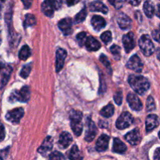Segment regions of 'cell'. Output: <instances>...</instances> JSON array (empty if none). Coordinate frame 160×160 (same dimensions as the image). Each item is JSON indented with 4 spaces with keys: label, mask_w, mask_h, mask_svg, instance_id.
Segmentation results:
<instances>
[{
    "label": "cell",
    "mask_w": 160,
    "mask_h": 160,
    "mask_svg": "<svg viewBox=\"0 0 160 160\" xmlns=\"http://www.w3.org/2000/svg\"><path fill=\"white\" fill-rule=\"evenodd\" d=\"M128 82L132 88L133 90L138 95H144L150 88V83L145 77L137 76V75H130Z\"/></svg>",
    "instance_id": "6da1fadb"
},
{
    "label": "cell",
    "mask_w": 160,
    "mask_h": 160,
    "mask_svg": "<svg viewBox=\"0 0 160 160\" xmlns=\"http://www.w3.org/2000/svg\"><path fill=\"white\" fill-rule=\"evenodd\" d=\"M82 112L78 110L73 109L70 113V125L73 130V133L76 136H80L83 131V124H82Z\"/></svg>",
    "instance_id": "7a4b0ae2"
},
{
    "label": "cell",
    "mask_w": 160,
    "mask_h": 160,
    "mask_svg": "<svg viewBox=\"0 0 160 160\" xmlns=\"http://www.w3.org/2000/svg\"><path fill=\"white\" fill-rule=\"evenodd\" d=\"M9 102H27L30 99V88L28 86H24L20 90H14L9 96Z\"/></svg>",
    "instance_id": "3957f363"
},
{
    "label": "cell",
    "mask_w": 160,
    "mask_h": 160,
    "mask_svg": "<svg viewBox=\"0 0 160 160\" xmlns=\"http://www.w3.org/2000/svg\"><path fill=\"white\" fill-rule=\"evenodd\" d=\"M138 44L140 48L142 49V52L145 56H149L154 52V44L152 43L151 38H150L148 34L142 35L141 38L139 39Z\"/></svg>",
    "instance_id": "277c9868"
},
{
    "label": "cell",
    "mask_w": 160,
    "mask_h": 160,
    "mask_svg": "<svg viewBox=\"0 0 160 160\" xmlns=\"http://www.w3.org/2000/svg\"><path fill=\"white\" fill-rule=\"evenodd\" d=\"M61 5L60 1H45L42 4V10L45 16L52 17L55 9H59Z\"/></svg>",
    "instance_id": "5b68a950"
},
{
    "label": "cell",
    "mask_w": 160,
    "mask_h": 160,
    "mask_svg": "<svg viewBox=\"0 0 160 160\" xmlns=\"http://www.w3.org/2000/svg\"><path fill=\"white\" fill-rule=\"evenodd\" d=\"M134 123V118L133 116L128 112H124L119 117L116 126L118 129L123 130L129 128L132 123Z\"/></svg>",
    "instance_id": "8992f818"
},
{
    "label": "cell",
    "mask_w": 160,
    "mask_h": 160,
    "mask_svg": "<svg viewBox=\"0 0 160 160\" xmlns=\"http://www.w3.org/2000/svg\"><path fill=\"white\" fill-rule=\"evenodd\" d=\"M86 133H85V137L84 139L85 141H87L88 142H91L95 139V138L96 137L97 134V128L96 125L95 124L93 121L91 120L90 118L87 119V121H86Z\"/></svg>",
    "instance_id": "52a82bcc"
},
{
    "label": "cell",
    "mask_w": 160,
    "mask_h": 160,
    "mask_svg": "<svg viewBox=\"0 0 160 160\" xmlns=\"http://www.w3.org/2000/svg\"><path fill=\"white\" fill-rule=\"evenodd\" d=\"M24 111H23V108H17V109H13L12 110L9 111L6 113V118L8 121L11 122L12 123L17 124L19 123L20 119L23 117V114H24Z\"/></svg>",
    "instance_id": "ba28073f"
},
{
    "label": "cell",
    "mask_w": 160,
    "mask_h": 160,
    "mask_svg": "<svg viewBox=\"0 0 160 160\" xmlns=\"http://www.w3.org/2000/svg\"><path fill=\"white\" fill-rule=\"evenodd\" d=\"M127 67L137 73H141L143 68V63L138 55H134L131 57L127 63Z\"/></svg>",
    "instance_id": "9c48e42d"
},
{
    "label": "cell",
    "mask_w": 160,
    "mask_h": 160,
    "mask_svg": "<svg viewBox=\"0 0 160 160\" xmlns=\"http://www.w3.org/2000/svg\"><path fill=\"white\" fill-rule=\"evenodd\" d=\"M127 100L129 104L130 107L134 111H140L142 109V102H141L140 98L134 93H129L127 97Z\"/></svg>",
    "instance_id": "30bf717a"
},
{
    "label": "cell",
    "mask_w": 160,
    "mask_h": 160,
    "mask_svg": "<svg viewBox=\"0 0 160 160\" xmlns=\"http://www.w3.org/2000/svg\"><path fill=\"white\" fill-rule=\"evenodd\" d=\"M123 43L126 52H130L135 47V40L133 32H129L123 36Z\"/></svg>",
    "instance_id": "8fae6325"
},
{
    "label": "cell",
    "mask_w": 160,
    "mask_h": 160,
    "mask_svg": "<svg viewBox=\"0 0 160 160\" xmlns=\"http://www.w3.org/2000/svg\"><path fill=\"white\" fill-rule=\"evenodd\" d=\"M53 146V140L52 138V137L48 136L45 138V140L42 142V145L38 148V153H40L41 155H42L43 156H48V153L51 152V150L52 149Z\"/></svg>",
    "instance_id": "7c38bea8"
},
{
    "label": "cell",
    "mask_w": 160,
    "mask_h": 160,
    "mask_svg": "<svg viewBox=\"0 0 160 160\" xmlns=\"http://www.w3.org/2000/svg\"><path fill=\"white\" fill-rule=\"evenodd\" d=\"M124 138L131 145H137L142 141V136H141L140 132H139V130L136 128V129L131 131V132L128 133L124 136Z\"/></svg>",
    "instance_id": "4fadbf2b"
},
{
    "label": "cell",
    "mask_w": 160,
    "mask_h": 160,
    "mask_svg": "<svg viewBox=\"0 0 160 160\" xmlns=\"http://www.w3.org/2000/svg\"><path fill=\"white\" fill-rule=\"evenodd\" d=\"M56 72H59L62 69L64 61L67 58V52L63 48H58L56 54Z\"/></svg>",
    "instance_id": "5bb4252c"
},
{
    "label": "cell",
    "mask_w": 160,
    "mask_h": 160,
    "mask_svg": "<svg viewBox=\"0 0 160 160\" xmlns=\"http://www.w3.org/2000/svg\"><path fill=\"white\" fill-rule=\"evenodd\" d=\"M117 23L122 30H128L131 28L132 20L127 14L120 12L117 17Z\"/></svg>",
    "instance_id": "9a60e30c"
},
{
    "label": "cell",
    "mask_w": 160,
    "mask_h": 160,
    "mask_svg": "<svg viewBox=\"0 0 160 160\" xmlns=\"http://www.w3.org/2000/svg\"><path fill=\"white\" fill-rule=\"evenodd\" d=\"M58 27L62 31L64 35H70L73 32L72 20L70 18H64L59 22Z\"/></svg>",
    "instance_id": "2e32d148"
},
{
    "label": "cell",
    "mask_w": 160,
    "mask_h": 160,
    "mask_svg": "<svg viewBox=\"0 0 160 160\" xmlns=\"http://www.w3.org/2000/svg\"><path fill=\"white\" fill-rule=\"evenodd\" d=\"M109 137L106 134H102L99 138H98V141L96 142V145H95V149L98 152H104L106 151L109 146Z\"/></svg>",
    "instance_id": "e0dca14e"
},
{
    "label": "cell",
    "mask_w": 160,
    "mask_h": 160,
    "mask_svg": "<svg viewBox=\"0 0 160 160\" xmlns=\"http://www.w3.org/2000/svg\"><path fill=\"white\" fill-rule=\"evenodd\" d=\"M145 125H146V131L147 132H151L152 130L157 128L159 126V118L155 114H150L147 117L146 121H145Z\"/></svg>",
    "instance_id": "ac0fdd59"
},
{
    "label": "cell",
    "mask_w": 160,
    "mask_h": 160,
    "mask_svg": "<svg viewBox=\"0 0 160 160\" xmlns=\"http://www.w3.org/2000/svg\"><path fill=\"white\" fill-rule=\"evenodd\" d=\"M72 142H73V138H72L71 134L68 132H62L59 136L58 144H59V146L60 147V148L65 149V148H68Z\"/></svg>",
    "instance_id": "d6986e66"
},
{
    "label": "cell",
    "mask_w": 160,
    "mask_h": 160,
    "mask_svg": "<svg viewBox=\"0 0 160 160\" xmlns=\"http://www.w3.org/2000/svg\"><path fill=\"white\" fill-rule=\"evenodd\" d=\"M92 24L94 29L98 31L106 27V21L105 20V19H103V17L98 15H95L92 18Z\"/></svg>",
    "instance_id": "ffe728a7"
},
{
    "label": "cell",
    "mask_w": 160,
    "mask_h": 160,
    "mask_svg": "<svg viewBox=\"0 0 160 160\" xmlns=\"http://www.w3.org/2000/svg\"><path fill=\"white\" fill-rule=\"evenodd\" d=\"M85 46L88 51H97L101 48V44L95 38L91 36V37L87 38V40L85 42Z\"/></svg>",
    "instance_id": "44dd1931"
},
{
    "label": "cell",
    "mask_w": 160,
    "mask_h": 160,
    "mask_svg": "<svg viewBox=\"0 0 160 160\" xmlns=\"http://www.w3.org/2000/svg\"><path fill=\"white\" fill-rule=\"evenodd\" d=\"M90 9L92 11L102 12V13L106 14L108 12V8L104 3L99 1H95L90 3Z\"/></svg>",
    "instance_id": "7402d4cb"
},
{
    "label": "cell",
    "mask_w": 160,
    "mask_h": 160,
    "mask_svg": "<svg viewBox=\"0 0 160 160\" xmlns=\"http://www.w3.org/2000/svg\"><path fill=\"white\" fill-rule=\"evenodd\" d=\"M112 150L114 152L120 153H124L127 151V146L119 138H114L113 140V146H112Z\"/></svg>",
    "instance_id": "603a6c76"
},
{
    "label": "cell",
    "mask_w": 160,
    "mask_h": 160,
    "mask_svg": "<svg viewBox=\"0 0 160 160\" xmlns=\"http://www.w3.org/2000/svg\"><path fill=\"white\" fill-rule=\"evenodd\" d=\"M69 159L70 160H83V155L77 145H73L69 153Z\"/></svg>",
    "instance_id": "cb8c5ba5"
},
{
    "label": "cell",
    "mask_w": 160,
    "mask_h": 160,
    "mask_svg": "<svg viewBox=\"0 0 160 160\" xmlns=\"http://www.w3.org/2000/svg\"><path fill=\"white\" fill-rule=\"evenodd\" d=\"M143 9H144V12H145V15L147 16L149 18H152L153 17L155 13V8L153 6V5L150 2H145L144 3V6H143Z\"/></svg>",
    "instance_id": "d4e9b609"
},
{
    "label": "cell",
    "mask_w": 160,
    "mask_h": 160,
    "mask_svg": "<svg viewBox=\"0 0 160 160\" xmlns=\"http://www.w3.org/2000/svg\"><path fill=\"white\" fill-rule=\"evenodd\" d=\"M114 113V106L112 104H108L107 106H105L101 111H100V114L102 117H106V118H109V117H112Z\"/></svg>",
    "instance_id": "484cf974"
},
{
    "label": "cell",
    "mask_w": 160,
    "mask_h": 160,
    "mask_svg": "<svg viewBox=\"0 0 160 160\" xmlns=\"http://www.w3.org/2000/svg\"><path fill=\"white\" fill-rule=\"evenodd\" d=\"M11 72H12V68L9 67H8V68L6 69V71L3 73L1 79V84H0V88H2L3 87L6 85L7 82L9 81V78H10Z\"/></svg>",
    "instance_id": "4316f807"
},
{
    "label": "cell",
    "mask_w": 160,
    "mask_h": 160,
    "mask_svg": "<svg viewBox=\"0 0 160 160\" xmlns=\"http://www.w3.org/2000/svg\"><path fill=\"white\" fill-rule=\"evenodd\" d=\"M31 56V49L28 45H23L19 52V58L21 60H26Z\"/></svg>",
    "instance_id": "83f0119b"
},
{
    "label": "cell",
    "mask_w": 160,
    "mask_h": 160,
    "mask_svg": "<svg viewBox=\"0 0 160 160\" xmlns=\"http://www.w3.org/2000/svg\"><path fill=\"white\" fill-rule=\"evenodd\" d=\"M37 23V20H36V17H34L32 14H27L25 16V20H24V27H31L34 26V24H36Z\"/></svg>",
    "instance_id": "f1b7e54d"
},
{
    "label": "cell",
    "mask_w": 160,
    "mask_h": 160,
    "mask_svg": "<svg viewBox=\"0 0 160 160\" xmlns=\"http://www.w3.org/2000/svg\"><path fill=\"white\" fill-rule=\"evenodd\" d=\"M86 17H87V10H86V8H84L75 16V23H81V22H83L85 20Z\"/></svg>",
    "instance_id": "f546056e"
},
{
    "label": "cell",
    "mask_w": 160,
    "mask_h": 160,
    "mask_svg": "<svg viewBox=\"0 0 160 160\" xmlns=\"http://www.w3.org/2000/svg\"><path fill=\"white\" fill-rule=\"evenodd\" d=\"M31 63L27 64V65L23 66V68H22L21 71H20V77L23 78H27L28 76H29L30 73H31Z\"/></svg>",
    "instance_id": "4dcf8cb0"
},
{
    "label": "cell",
    "mask_w": 160,
    "mask_h": 160,
    "mask_svg": "<svg viewBox=\"0 0 160 160\" xmlns=\"http://www.w3.org/2000/svg\"><path fill=\"white\" fill-rule=\"evenodd\" d=\"M101 39L106 45H107L112 41V33L109 31L102 33L101 35Z\"/></svg>",
    "instance_id": "1f68e13d"
},
{
    "label": "cell",
    "mask_w": 160,
    "mask_h": 160,
    "mask_svg": "<svg viewBox=\"0 0 160 160\" xmlns=\"http://www.w3.org/2000/svg\"><path fill=\"white\" fill-rule=\"evenodd\" d=\"M120 51H121V49H120V48L118 46V45H112V46H111L110 52H112V54L114 56H115V58L117 59H120Z\"/></svg>",
    "instance_id": "d6a6232c"
},
{
    "label": "cell",
    "mask_w": 160,
    "mask_h": 160,
    "mask_svg": "<svg viewBox=\"0 0 160 160\" xmlns=\"http://www.w3.org/2000/svg\"><path fill=\"white\" fill-rule=\"evenodd\" d=\"M77 40L81 46H83L84 44H85L86 40H87V34L85 32H81L77 35Z\"/></svg>",
    "instance_id": "836d02e7"
},
{
    "label": "cell",
    "mask_w": 160,
    "mask_h": 160,
    "mask_svg": "<svg viewBox=\"0 0 160 160\" xmlns=\"http://www.w3.org/2000/svg\"><path fill=\"white\" fill-rule=\"evenodd\" d=\"M156 109V104H155L154 98L152 96H149L147 98V110L152 111Z\"/></svg>",
    "instance_id": "e575fe53"
},
{
    "label": "cell",
    "mask_w": 160,
    "mask_h": 160,
    "mask_svg": "<svg viewBox=\"0 0 160 160\" xmlns=\"http://www.w3.org/2000/svg\"><path fill=\"white\" fill-rule=\"evenodd\" d=\"M49 160H65L63 155L59 152H54L49 155Z\"/></svg>",
    "instance_id": "d590c367"
},
{
    "label": "cell",
    "mask_w": 160,
    "mask_h": 160,
    "mask_svg": "<svg viewBox=\"0 0 160 160\" xmlns=\"http://www.w3.org/2000/svg\"><path fill=\"white\" fill-rule=\"evenodd\" d=\"M114 100H115V102L117 103L118 106H120L122 103V100H123V95H122L121 91H119L117 93L114 95Z\"/></svg>",
    "instance_id": "8d00e7d4"
},
{
    "label": "cell",
    "mask_w": 160,
    "mask_h": 160,
    "mask_svg": "<svg viewBox=\"0 0 160 160\" xmlns=\"http://www.w3.org/2000/svg\"><path fill=\"white\" fill-rule=\"evenodd\" d=\"M100 61H101V62H102L103 65H104L105 67L107 68V70H109V69H111L110 62H109V59H107V57H106L105 55H103V54L101 55V56H100Z\"/></svg>",
    "instance_id": "74e56055"
},
{
    "label": "cell",
    "mask_w": 160,
    "mask_h": 160,
    "mask_svg": "<svg viewBox=\"0 0 160 160\" xmlns=\"http://www.w3.org/2000/svg\"><path fill=\"white\" fill-rule=\"evenodd\" d=\"M109 3L113 5L116 9H120L123 6V1H109Z\"/></svg>",
    "instance_id": "f35d334b"
},
{
    "label": "cell",
    "mask_w": 160,
    "mask_h": 160,
    "mask_svg": "<svg viewBox=\"0 0 160 160\" xmlns=\"http://www.w3.org/2000/svg\"><path fill=\"white\" fill-rule=\"evenodd\" d=\"M6 136V133H5V128L2 125V123H0V142H2Z\"/></svg>",
    "instance_id": "ab89813d"
},
{
    "label": "cell",
    "mask_w": 160,
    "mask_h": 160,
    "mask_svg": "<svg viewBox=\"0 0 160 160\" xmlns=\"http://www.w3.org/2000/svg\"><path fill=\"white\" fill-rule=\"evenodd\" d=\"M153 38L157 42H159V30H155L152 32Z\"/></svg>",
    "instance_id": "60d3db41"
},
{
    "label": "cell",
    "mask_w": 160,
    "mask_h": 160,
    "mask_svg": "<svg viewBox=\"0 0 160 160\" xmlns=\"http://www.w3.org/2000/svg\"><path fill=\"white\" fill-rule=\"evenodd\" d=\"M159 158H160V148H157L154 153V160H159Z\"/></svg>",
    "instance_id": "b9f144b4"
},
{
    "label": "cell",
    "mask_w": 160,
    "mask_h": 160,
    "mask_svg": "<svg viewBox=\"0 0 160 160\" xmlns=\"http://www.w3.org/2000/svg\"><path fill=\"white\" fill-rule=\"evenodd\" d=\"M31 3L32 2H29V1H23V4L24 5L25 9H28V8H30Z\"/></svg>",
    "instance_id": "7bdbcfd3"
},
{
    "label": "cell",
    "mask_w": 160,
    "mask_h": 160,
    "mask_svg": "<svg viewBox=\"0 0 160 160\" xmlns=\"http://www.w3.org/2000/svg\"><path fill=\"white\" fill-rule=\"evenodd\" d=\"M78 2V1H67V4L69 6H71L72 5H75V4H77V3Z\"/></svg>",
    "instance_id": "ee69618b"
},
{
    "label": "cell",
    "mask_w": 160,
    "mask_h": 160,
    "mask_svg": "<svg viewBox=\"0 0 160 160\" xmlns=\"http://www.w3.org/2000/svg\"><path fill=\"white\" fill-rule=\"evenodd\" d=\"M129 3H130V4L133 5V6H138V4H140L141 2L140 1H137V2L131 1V2H129Z\"/></svg>",
    "instance_id": "f6af8a7d"
},
{
    "label": "cell",
    "mask_w": 160,
    "mask_h": 160,
    "mask_svg": "<svg viewBox=\"0 0 160 160\" xmlns=\"http://www.w3.org/2000/svg\"><path fill=\"white\" fill-rule=\"evenodd\" d=\"M4 67H5L4 64L2 63V62H0V72H1V70L4 68Z\"/></svg>",
    "instance_id": "bcb514c9"
},
{
    "label": "cell",
    "mask_w": 160,
    "mask_h": 160,
    "mask_svg": "<svg viewBox=\"0 0 160 160\" xmlns=\"http://www.w3.org/2000/svg\"><path fill=\"white\" fill-rule=\"evenodd\" d=\"M2 43V32H1V28H0V45Z\"/></svg>",
    "instance_id": "7dc6e473"
},
{
    "label": "cell",
    "mask_w": 160,
    "mask_h": 160,
    "mask_svg": "<svg viewBox=\"0 0 160 160\" xmlns=\"http://www.w3.org/2000/svg\"><path fill=\"white\" fill-rule=\"evenodd\" d=\"M0 160H3V159H2V158H1V157H0Z\"/></svg>",
    "instance_id": "c3c4849f"
}]
</instances>
